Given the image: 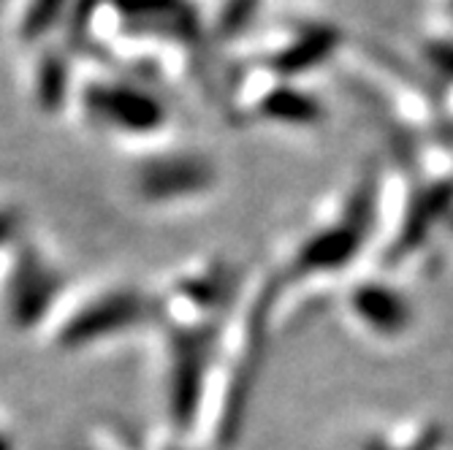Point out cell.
<instances>
[{
    "label": "cell",
    "instance_id": "1",
    "mask_svg": "<svg viewBox=\"0 0 453 450\" xmlns=\"http://www.w3.org/2000/svg\"><path fill=\"white\" fill-rule=\"evenodd\" d=\"M369 207H372V187H364L353 198L348 220L312 236L307 241L302 258L296 261V266H302V271H326V269H337L340 263L350 261L366 231Z\"/></svg>",
    "mask_w": 453,
    "mask_h": 450
},
{
    "label": "cell",
    "instance_id": "2",
    "mask_svg": "<svg viewBox=\"0 0 453 450\" xmlns=\"http://www.w3.org/2000/svg\"><path fill=\"white\" fill-rule=\"evenodd\" d=\"M88 103L96 119L122 131H152L163 122V106L157 98L131 85H101L88 90Z\"/></svg>",
    "mask_w": 453,
    "mask_h": 450
},
{
    "label": "cell",
    "instance_id": "3",
    "mask_svg": "<svg viewBox=\"0 0 453 450\" xmlns=\"http://www.w3.org/2000/svg\"><path fill=\"white\" fill-rule=\"evenodd\" d=\"M340 38H342L340 30L332 25H307L302 33H296L288 41L282 50L274 52V57L269 60V68L285 76L304 73L307 68H315L332 57Z\"/></svg>",
    "mask_w": 453,
    "mask_h": 450
},
{
    "label": "cell",
    "instance_id": "4",
    "mask_svg": "<svg viewBox=\"0 0 453 450\" xmlns=\"http://www.w3.org/2000/svg\"><path fill=\"white\" fill-rule=\"evenodd\" d=\"M353 309L380 337H396L410 325V304L386 285H361Z\"/></svg>",
    "mask_w": 453,
    "mask_h": 450
},
{
    "label": "cell",
    "instance_id": "5",
    "mask_svg": "<svg viewBox=\"0 0 453 450\" xmlns=\"http://www.w3.org/2000/svg\"><path fill=\"white\" fill-rule=\"evenodd\" d=\"M264 117L277 119V122H288V126H312L323 117V103L312 95H307L304 90H294V88H280L272 90L264 103H261Z\"/></svg>",
    "mask_w": 453,
    "mask_h": 450
},
{
    "label": "cell",
    "instance_id": "6",
    "mask_svg": "<svg viewBox=\"0 0 453 450\" xmlns=\"http://www.w3.org/2000/svg\"><path fill=\"white\" fill-rule=\"evenodd\" d=\"M101 309H104V315H101V312H88L85 320H76V323L71 325V332H73L79 339H88V337H93V334H104L101 329H106V325H109L111 320H117V323H128V320H134V315H136V307H134L131 299H111V301L101 304Z\"/></svg>",
    "mask_w": 453,
    "mask_h": 450
}]
</instances>
